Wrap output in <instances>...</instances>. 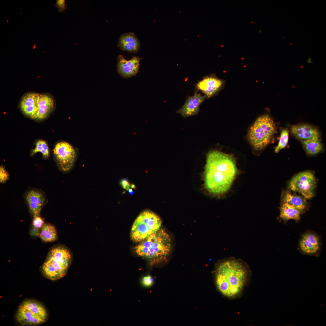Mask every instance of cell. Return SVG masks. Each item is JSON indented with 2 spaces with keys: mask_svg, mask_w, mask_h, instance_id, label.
Instances as JSON below:
<instances>
[{
  "mask_svg": "<svg viewBox=\"0 0 326 326\" xmlns=\"http://www.w3.org/2000/svg\"><path fill=\"white\" fill-rule=\"evenodd\" d=\"M239 173L235 158L232 155L217 150L206 155L204 172V185L211 194L222 196L230 190Z\"/></svg>",
  "mask_w": 326,
  "mask_h": 326,
  "instance_id": "6da1fadb",
  "label": "cell"
},
{
  "mask_svg": "<svg viewBox=\"0 0 326 326\" xmlns=\"http://www.w3.org/2000/svg\"><path fill=\"white\" fill-rule=\"evenodd\" d=\"M249 274V270L245 263L233 258L221 262L215 273L216 286L219 291L230 298L236 297L242 293Z\"/></svg>",
  "mask_w": 326,
  "mask_h": 326,
  "instance_id": "7a4b0ae2",
  "label": "cell"
},
{
  "mask_svg": "<svg viewBox=\"0 0 326 326\" xmlns=\"http://www.w3.org/2000/svg\"><path fill=\"white\" fill-rule=\"evenodd\" d=\"M170 236L164 229L158 231L139 242L134 248L136 253L147 259L152 265L166 260L171 250Z\"/></svg>",
  "mask_w": 326,
  "mask_h": 326,
  "instance_id": "3957f363",
  "label": "cell"
},
{
  "mask_svg": "<svg viewBox=\"0 0 326 326\" xmlns=\"http://www.w3.org/2000/svg\"><path fill=\"white\" fill-rule=\"evenodd\" d=\"M72 260V254L66 247L58 245L52 248L42 265L41 271L48 279H60L66 274Z\"/></svg>",
  "mask_w": 326,
  "mask_h": 326,
  "instance_id": "277c9868",
  "label": "cell"
},
{
  "mask_svg": "<svg viewBox=\"0 0 326 326\" xmlns=\"http://www.w3.org/2000/svg\"><path fill=\"white\" fill-rule=\"evenodd\" d=\"M276 131V126L268 114L258 117L251 127L248 135L250 143L254 149H262L270 142Z\"/></svg>",
  "mask_w": 326,
  "mask_h": 326,
  "instance_id": "5b68a950",
  "label": "cell"
},
{
  "mask_svg": "<svg viewBox=\"0 0 326 326\" xmlns=\"http://www.w3.org/2000/svg\"><path fill=\"white\" fill-rule=\"evenodd\" d=\"M161 224V219L154 213L144 211L134 222L131 229L130 238L133 241L139 243L158 231Z\"/></svg>",
  "mask_w": 326,
  "mask_h": 326,
  "instance_id": "8992f818",
  "label": "cell"
},
{
  "mask_svg": "<svg viewBox=\"0 0 326 326\" xmlns=\"http://www.w3.org/2000/svg\"><path fill=\"white\" fill-rule=\"evenodd\" d=\"M48 313L40 302L32 299H26L19 305L16 314L17 321L23 326H35L45 322Z\"/></svg>",
  "mask_w": 326,
  "mask_h": 326,
  "instance_id": "52a82bcc",
  "label": "cell"
},
{
  "mask_svg": "<svg viewBox=\"0 0 326 326\" xmlns=\"http://www.w3.org/2000/svg\"><path fill=\"white\" fill-rule=\"evenodd\" d=\"M78 153V149L67 141L61 140L56 142L53 153L59 170L64 173L69 172L75 166Z\"/></svg>",
  "mask_w": 326,
  "mask_h": 326,
  "instance_id": "ba28073f",
  "label": "cell"
},
{
  "mask_svg": "<svg viewBox=\"0 0 326 326\" xmlns=\"http://www.w3.org/2000/svg\"><path fill=\"white\" fill-rule=\"evenodd\" d=\"M317 181L313 173L310 171L298 173L289 181V190L298 192L306 200L310 199L315 196Z\"/></svg>",
  "mask_w": 326,
  "mask_h": 326,
  "instance_id": "9c48e42d",
  "label": "cell"
},
{
  "mask_svg": "<svg viewBox=\"0 0 326 326\" xmlns=\"http://www.w3.org/2000/svg\"><path fill=\"white\" fill-rule=\"evenodd\" d=\"M24 199L33 217L40 216L42 209L47 202L46 194L39 189H29L25 193Z\"/></svg>",
  "mask_w": 326,
  "mask_h": 326,
  "instance_id": "30bf717a",
  "label": "cell"
},
{
  "mask_svg": "<svg viewBox=\"0 0 326 326\" xmlns=\"http://www.w3.org/2000/svg\"><path fill=\"white\" fill-rule=\"evenodd\" d=\"M56 101L54 97L50 93H40L36 113L31 118L37 121H42L48 118L55 110Z\"/></svg>",
  "mask_w": 326,
  "mask_h": 326,
  "instance_id": "8fae6325",
  "label": "cell"
},
{
  "mask_svg": "<svg viewBox=\"0 0 326 326\" xmlns=\"http://www.w3.org/2000/svg\"><path fill=\"white\" fill-rule=\"evenodd\" d=\"M321 242L319 236L315 233L308 231L301 236L299 243V248L303 254L316 255L321 249Z\"/></svg>",
  "mask_w": 326,
  "mask_h": 326,
  "instance_id": "7c38bea8",
  "label": "cell"
},
{
  "mask_svg": "<svg viewBox=\"0 0 326 326\" xmlns=\"http://www.w3.org/2000/svg\"><path fill=\"white\" fill-rule=\"evenodd\" d=\"M40 93L29 92L24 93L19 102V108L24 115L31 118L37 112Z\"/></svg>",
  "mask_w": 326,
  "mask_h": 326,
  "instance_id": "4fadbf2b",
  "label": "cell"
},
{
  "mask_svg": "<svg viewBox=\"0 0 326 326\" xmlns=\"http://www.w3.org/2000/svg\"><path fill=\"white\" fill-rule=\"evenodd\" d=\"M142 58L134 56L130 60H126L121 55L117 58V71L123 78H127L136 76L139 71L140 61Z\"/></svg>",
  "mask_w": 326,
  "mask_h": 326,
  "instance_id": "5bb4252c",
  "label": "cell"
},
{
  "mask_svg": "<svg viewBox=\"0 0 326 326\" xmlns=\"http://www.w3.org/2000/svg\"><path fill=\"white\" fill-rule=\"evenodd\" d=\"M207 98L205 95L202 96L195 92L193 95L187 97L184 105L176 112L185 118L197 115L200 104Z\"/></svg>",
  "mask_w": 326,
  "mask_h": 326,
  "instance_id": "9a60e30c",
  "label": "cell"
},
{
  "mask_svg": "<svg viewBox=\"0 0 326 326\" xmlns=\"http://www.w3.org/2000/svg\"><path fill=\"white\" fill-rule=\"evenodd\" d=\"M224 82L216 76H209L205 77L196 85L198 90L204 93L207 98L217 93L222 88Z\"/></svg>",
  "mask_w": 326,
  "mask_h": 326,
  "instance_id": "2e32d148",
  "label": "cell"
},
{
  "mask_svg": "<svg viewBox=\"0 0 326 326\" xmlns=\"http://www.w3.org/2000/svg\"><path fill=\"white\" fill-rule=\"evenodd\" d=\"M291 131L296 137L303 141L318 139L320 136L318 129L308 124L293 125L291 127Z\"/></svg>",
  "mask_w": 326,
  "mask_h": 326,
  "instance_id": "e0dca14e",
  "label": "cell"
},
{
  "mask_svg": "<svg viewBox=\"0 0 326 326\" xmlns=\"http://www.w3.org/2000/svg\"><path fill=\"white\" fill-rule=\"evenodd\" d=\"M302 196L293 194L289 190H284L281 195V203H286L298 209L302 214L308 210L309 205Z\"/></svg>",
  "mask_w": 326,
  "mask_h": 326,
  "instance_id": "ac0fdd59",
  "label": "cell"
},
{
  "mask_svg": "<svg viewBox=\"0 0 326 326\" xmlns=\"http://www.w3.org/2000/svg\"><path fill=\"white\" fill-rule=\"evenodd\" d=\"M118 46L122 50L136 53L139 50L140 43L135 34L129 32L122 34L118 41Z\"/></svg>",
  "mask_w": 326,
  "mask_h": 326,
  "instance_id": "d6986e66",
  "label": "cell"
},
{
  "mask_svg": "<svg viewBox=\"0 0 326 326\" xmlns=\"http://www.w3.org/2000/svg\"><path fill=\"white\" fill-rule=\"evenodd\" d=\"M280 217L285 223L292 219L298 222L300 219L301 212L292 205L286 203H281L280 208Z\"/></svg>",
  "mask_w": 326,
  "mask_h": 326,
  "instance_id": "ffe728a7",
  "label": "cell"
},
{
  "mask_svg": "<svg viewBox=\"0 0 326 326\" xmlns=\"http://www.w3.org/2000/svg\"><path fill=\"white\" fill-rule=\"evenodd\" d=\"M39 237L43 241H54L58 238L56 230L52 224H44L41 229Z\"/></svg>",
  "mask_w": 326,
  "mask_h": 326,
  "instance_id": "44dd1931",
  "label": "cell"
},
{
  "mask_svg": "<svg viewBox=\"0 0 326 326\" xmlns=\"http://www.w3.org/2000/svg\"><path fill=\"white\" fill-rule=\"evenodd\" d=\"M303 143L305 151L309 155H315L323 149L322 144L319 139L305 140Z\"/></svg>",
  "mask_w": 326,
  "mask_h": 326,
  "instance_id": "7402d4cb",
  "label": "cell"
},
{
  "mask_svg": "<svg viewBox=\"0 0 326 326\" xmlns=\"http://www.w3.org/2000/svg\"><path fill=\"white\" fill-rule=\"evenodd\" d=\"M41 152L44 159L48 158L50 155V151L47 143L42 139L37 140L35 142V147L32 150L31 155H34L37 153Z\"/></svg>",
  "mask_w": 326,
  "mask_h": 326,
  "instance_id": "603a6c76",
  "label": "cell"
},
{
  "mask_svg": "<svg viewBox=\"0 0 326 326\" xmlns=\"http://www.w3.org/2000/svg\"><path fill=\"white\" fill-rule=\"evenodd\" d=\"M289 139V132L286 129L282 130L281 132L280 140L277 145L275 148V153L278 152L287 145Z\"/></svg>",
  "mask_w": 326,
  "mask_h": 326,
  "instance_id": "cb8c5ba5",
  "label": "cell"
},
{
  "mask_svg": "<svg viewBox=\"0 0 326 326\" xmlns=\"http://www.w3.org/2000/svg\"><path fill=\"white\" fill-rule=\"evenodd\" d=\"M44 221L40 216L33 217L32 226L38 229H41L44 224Z\"/></svg>",
  "mask_w": 326,
  "mask_h": 326,
  "instance_id": "d4e9b609",
  "label": "cell"
},
{
  "mask_svg": "<svg viewBox=\"0 0 326 326\" xmlns=\"http://www.w3.org/2000/svg\"><path fill=\"white\" fill-rule=\"evenodd\" d=\"M9 179L8 173L5 169V167L2 165L0 167V182L4 183Z\"/></svg>",
  "mask_w": 326,
  "mask_h": 326,
  "instance_id": "484cf974",
  "label": "cell"
},
{
  "mask_svg": "<svg viewBox=\"0 0 326 326\" xmlns=\"http://www.w3.org/2000/svg\"><path fill=\"white\" fill-rule=\"evenodd\" d=\"M154 281V280L153 277L150 275L145 276L142 280V284L146 287L151 286L153 284Z\"/></svg>",
  "mask_w": 326,
  "mask_h": 326,
  "instance_id": "4316f807",
  "label": "cell"
},
{
  "mask_svg": "<svg viewBox=\"0 0 326 326\" xmlns=\"http://www.w3.org/2000/svg\"><path fill=\"white\" fill-rule=\"evenodd\" d=\"M54 6L58 8V11L60 13L65 12V11L66 9L65 0H56Z\"/></svg>",
  "mask_w": 326,
  "mask_h": 326,
  "instance_id": "83f0119b",
  "label": "cell"
},
{
  "mask_svg": "<svg viewBox=\"0 0 326 326\" xmlns=\"http://www.w3.org/2000/svg\"><path fill=\"white\" fill-rule=\"evenodd\" d=\"M120 184L123 188L128 190L129 188L130 184L127 179H123L121 180L120 182Z\"/></svg>",
  "mask_w": 326,
  "mask_h": 326,
  "instance_id": "f1b7e54d",
  "label": "cell"
},
{
  "mask_svg": "<svg viewBox=\"0 0 326 326\" xmlns=\"http://www.w3.org/2000/svg\"><path fill=\"white\" fill-rule=\"evenodd\" d=\"M40 231V229L32 226L31 228L30 233L31 235L34 236H39Z\"/></svg>",
  "mask_w": 326,
  "mask_h": 326,
  "instance_id": "f546056e",
  "label": "cell"
},
{
  "mask_svg": "<svg viewBox=\"0 0 326 326\" xmlns=\"http://www.w3.org/2000/svg\"><path fill=\"white\" fill-rule=\"evenodd\" d=\"M129 194L130 195H132L134 193V192L133 190L132 189L129 188L128 190Z\"/></svg>",
  "mask_w": 326,
  "mask_h": 326,
  "instance_id": "4dcf8cb0",
  "label": "cell"
},
{
  "mask_svg": "<svg viewBox=\"0 0 326 326\" xmlns=\"http://www.w3.org/2000/svg\"><path fill=\"white\" fill-rule=\"evenodd\" d=\"M131 187L132 188L136 189V187L133 184H131Z\"/></svg>",
  "mask_w": 326,
  "mask_h": 326,
  "instance_id": "1f68e13d",
  "label": "cell"
},
{
  "mask_svg": "<svg viewBox=\"0 0 326 326\" xmlns=\"http://www.w3.org/2000/svg\"><path fill=\"white\" fill-rule=\"evenodd\" d=\"M261 30L259 31V33H261Z\"/></svg>",
  "mask_w": 326,
  "mask_h": 326,
  "instance_id": "d6a6232c",
  "label": "cell"
}]
</instances>
